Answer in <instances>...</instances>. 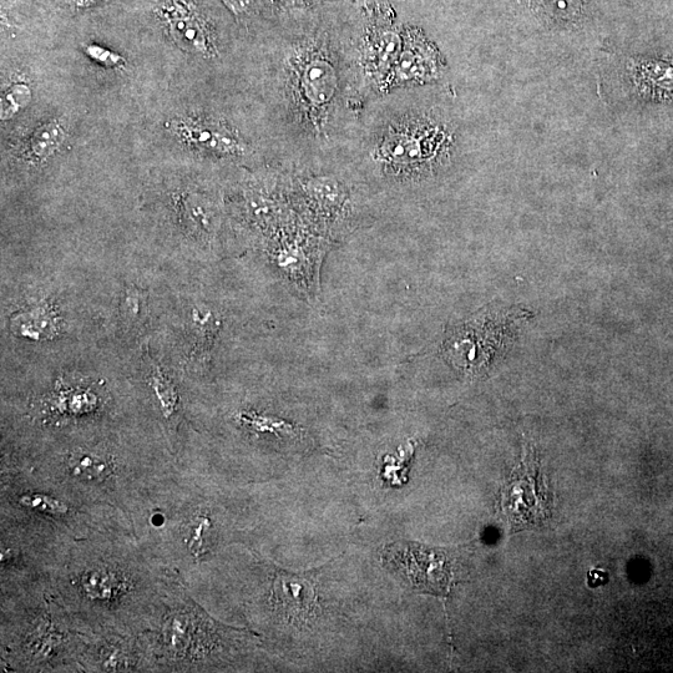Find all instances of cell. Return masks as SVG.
<instances>
[{
  "mask_svg": "<svg viewBox=\"0 0 673 673\" xmlns=\"http://www.w3.org/2000/svg\"><path fill=\"white\" fill-rule=\"evenodd\" d=\"M85 53L94 62L105 65L108 68H123L126 60L120 57L119 54L111 52V50L100 47L98 44H90L85 48Z\"/></svg>",
  "mask_w": 673,
  "mask_h": 673,
  "instance_id": "obj_19",
  "label": "cell"
},
{
  "mask_svg": "<svg viewBox=\"0 0 673 673\" xmlns=\"http://www.w3.org/2000/svg\"><path fill=\"white\" fill-rule=\"evenodd\" d=\"M540 23L556 30H578L588 23L591 0H521Z\"/></svg>",
  "mask_w": 673,
  "mask_h": 673,
  "instance_id": "obj_8",
  "label": "cell"
},
{
  "mask_svg": "<svg viewBox=\"0 0 673 673\" xmlns=\"http://www.w3.org/2000/svg\"><path fill=\"white\" fill-rule=\"evenodd\" d=\"M293 2L298 3L301 2L305 4V7H307L308 4L313 3V2H335V0H293Z\"/></svg>",
  "mask_w": 673,
  "mask_h": 673,
  "instance_id": "obj_25",
  "label": "cell"
},
{
  "mask_svg": "<svg viewBox=\"0 0 673 673\" xmlns=\"http://www.w3.org/2000/svg\"><path fill=\"white\" fill-rule=\"evenodd\" d=\"M353 3L364 14L376 15V17H397L389 0H353Z\"/></svg>",
  "mask_w": 673,
  "mask_h": 673,
  "instance_id": "obj_20",
  "label": "cell"
},
{
  "mask_svg": "<svg viewBox=\"0 0 673 673\" xmlns=\"http://www.w3.org/2000/svg\"><path fill=\"white\" fill-rule=\"evenodd\" d=\"M361 14L363 23L353 33L354 63L364 93L371 101L381 96L382 86L397 62L404 27L397 23V17Z\"/></svg>",
  "mask_w": 673,
  "mask_h": 673,
  "instance_id": "obj_4",
  "label": "cell"
},
{
  "mask_svg": "<svg viewBox=\"0 0 673 673\" xmlns=\"http://www.w3.org/2000/svg\"><path fill=\"white\" fill-rule=\"evenodd\" d=\"M72 2L75 7L86 8L90 7V5H94L98 0H72Z\"/></svg>",
  "mask_w": 673,
  "mask_h": 673,
  "instance_id": "obj_24",
  "label": "cell"
},
{
  "mask_svg": "<svg viewBox=\"0 0 673 673\" xmlns=\"http://www.w3.org/2000/svg\"><path fill=\"white\" fill-rule=\"evenodd\" d=\"M153 387L158 397L161 409L166 417H171L176 411L177 393L172 383L160 371L153 373Z\"/></svg>",
  "mask_w": 673,
  "mask_h": 673,
  "instance_id": "obj_16",
  "label": "cell"
},
{
  "mask_svg": "<svg viewBox=\"0 0 673 673\" xmlns=\"http://www.w3.org/2000/svg\"><path fill=\"white\" fill-rule=\"evenodd\" d=\"M65 131L62 125L50 121L34 131L29 148L35 158L44 160L52 156L64 143Z\"/></svg>",
  "mask_w": 673,
  "mask_h": 673,
  "instance_id": "obj_10",
  "label": "cell"
},
{
  "mask_svg": "<svg viewBox=\"0 0 673 673\" xmlns=\"http://www.w3.org/2000/svg\"><path fill=\"white\" fill-rule=\"evenodd\" d=\"M19 502L25 508L43 511V513L47 514L63 515L68 513L67 505L58 499L48 497V495H24V497L20 498Z\"/></svg>",
  "mask_w": 673,
  "mask_h": 673,
  "instance_id": "obj_17",
  "label": "cell"
},
{
  "mask_svg": "<svg viewBox=\"0 0 673 673\" xmlns=\"http://www.w3.org/2000/svg\"><path fill=\"white\" fill-rule=\"evenodd\" d=\"M617 84L637 103L673 106L672 55H624L615 57Z\"/></svg>",
  "mask_w": 673,
  "mask_h": 673,
  "instance_id": "obj_7",
  "label": "cell"
},
{
  "mask_svg": "<svg viewBox=\"0 0 673 673\" xmlns=\"http://www.w3.org/2000/svg\"><path fill=\"white\" fill-rule=\"evenodd\" d=\"M242 421L252 425L258 432L263 433H280L288 432L291 429L286 422L278 421V419L258 416V414H242Z\"/></svg>",
  "mask_w": 673,
  "mask_h": 673,
  "instance_id": "obj_18",
  "label": "cell"
},
{
  "mask_svg": "<svg viewBox=\"0 0 673 673\" xmlns=\"http://www.w3.org/2000/svg\"><path fill=\"white\" fill-rule=\"evenodd\" d=\"M354 28L306 22L282 40L275 86L288 164L344 158L369 103L353 54Z\"/></svg>",
  "mask_w": 673,
  "mask_h": 673,
  "instance_id": "obj_1",
  "label": "cell"
},
{
  "mask_svg": "<svg viewBox=\"0 0 673 673\" xmlns=\"http://www.w3.org/2000/svg\"><path fill=\"white\" fill-rule=\"evenodd\" d=\"M121 586L123 584L116 578V575L106 573V571H94L84 576L83 579V589L86 595L98 600H109L118 595Z\"/></svg>",
  "mask_w": 673,
  "mask_h": 673,
  "instance_id": "obj_12",
  "label": "cell"
},
{
  "mask_svg": "<svg viewBox=\"0 0 673 673\" xmlns=\"http://www.w3.org/2000/svg\"><path fill=\"white\" fill-rule=\"evenodd\" d=\"M222 2L237 17H244V15L249 14L253 7H255L256 0H222Z\"/></svg>",
  "mask_w": 673,
  "mask_h": 673,
  "instance_id": "obj_23",
  "label": "cell"
},
{
  "mask_svg": "<svg viewBox=\"0 0 673 673\" xmlns=\"http://www.w3.org/2000/svg\"><path fill=\"white\" fill-rule=\"evenodd\" d=\"M145 306L143 295L138 290H129L123 303V312L126 320L135 321L139 318Z\"/></svg>",
  "mask_w": 673,
  "mask_h": 673,
  "instance_id": "obj_22",
  "label": "cell"
},
{
  "mask_svg": "<svg viewBox=\"0 0 673 673\" xmlns=\"http://www.w3.org/2000/svg\"><path fill=\"white\" fill-rule=\"evenodd\" d=\"M14 318V327L17 328L19 335L24 337L40 339L48 338L53 335V320L44 308H38Z\"/></svg>",
  "mask_w": 673,
  "mask_h": 673,
  "instance_id": "obj_11",
  "label": "cell"
},
{
  "mask_svg": "<svg viewBox=\"0 0 673 673\" xmlns=\"http://www.w3.org/2000/svg\"><path fill=\"white\" fill-rule=\"evenodd\" d=\"M500 509L511 531L539 528L551 518L553 499L546 484L538 453L530 445L500 493Z\"/></svg>",
  "mask_w": 673,
  "mask_h": 673,
  "instance_id": "obj_5",
  "label": "cell"
},
{
  "mask_svg": "<svg viewBox=\"0 0 673 673\" xmlns=\"http://www.w3.org/2000/svg\"><path fill=\"white\" fill-rule=\"evenodd\" d=\"M210 531V523L206 518H197L195 520L194 526L191 529L189 546L190 550L194 551V554H199L201 551H204V545L206 543L207 534Z\"/></svg>",
  "mask_w": 673,
  "mask_h": 673,
  "instance_id": "obj_21",
  "label": "cell"
},
{
  "mask_svg": "<svg viewBox=\"0 0 673 673\" xmlns=\"http://www.w3.org/2000/svg\"><path fill=\"white\" fill-rule=\"evenodd\" d=\"M70 470L78 478L89 480L105 477L109 472V464L99 455L82 453L70 458Z\"/></svg>",
  "mask_w": 673,
  "mask_h": 673,
  "instance_id": "obj_14",
  "label": "cell"
},
{
  "mask_svg": "<svg viewBox=\"0 0 673 673\" xmlns=\"http://www.w3.org/2000/svg\"><path fill=\"white\" fill-rule=\"evenodd\" d=\"M186 207L191 221L196 225V229L206 232V234L215 231L217 214L209 202L194 196L187 200Z\"/></svg>",
  "mask_w": 673,
  "mask_h": 673,
  "instance_id": "obj_15",
  "label": "cell"
},
{
  "mask_svg": "<svg viewBox=\"0 0 673 673\" xmlns=\"http://www.w3.org/2000/svg\"><path fill=\"white\" fill-rule=\"evenodd\" d=\"M290 185L297 214L327 239L356 224L367 186L344 158L291 166Z\"/></svg>",
  "mask_w": 673,
  "mask_h": 673,
  "instance_id": "obj_3",
  "label": "cell"
},
{
  "mask_svg": "<svg viewBox=\"0 0 673 673\" xmlns=\"http://www.w3.org/2000/svg\"><path fill=\"white\" fill-rule=\"evenodd\" d=\"M169 28L172 39L186 52L204 55V57L219 53L200 20L192 18L186 12L172 15L169 19Z\"/></svg>",
  "mask_w": 673,
  "mask_h": 673,
  "instance_id": "obj_9",
  "label": "cell"
},
{
  "mask_svg": "<svg viewBox=\"0 0 673 673\" xmlns=\"http://www.w3.org/2000/svg\"><path fill=\"white\" fill-rule=\"evenodd\" d=\"M438 86L396 90L369 101L344 155L364 184L422 185L452 169L462 133L435 98Z\"/></svg>",
  "mask_w": 673,
  "mask_h": 673,
  "instance_id": "obj_2",
  "label": "cell"
},
{
  "mask_svg": "<svg viewBox=\"0 0 673 673\" xmlns=\"http://www.w3.org/2000/svg\"><path fill=\"white\" fill-rule=\"evenodd\" d=\"M448 62L421 28L404 27L401 53L381 90V96L402 89L442 85Z\"/></svg>",
  "mask_w": 673,
  "mask_h": 673,
  "instance_id": "obj_6",
  "label": "cell"
},
{
  "mask_svg": "<svg viewBox=\"0 0 673 673\" xmlns=\"http://www.w3.org/2000/svg\"><path fill=\"white\" fill-rule=\"evenodd\" d=\"M32 98V89L28 84H13L5 91L2 100H0V118L3 121L13 119L19 111L27 108Z\"/></svg>",
  "mask_w": 673,
  "mask_h": 673,
  "instance_id": "obj_13",
  "label": "cell"
}]
</instances>
